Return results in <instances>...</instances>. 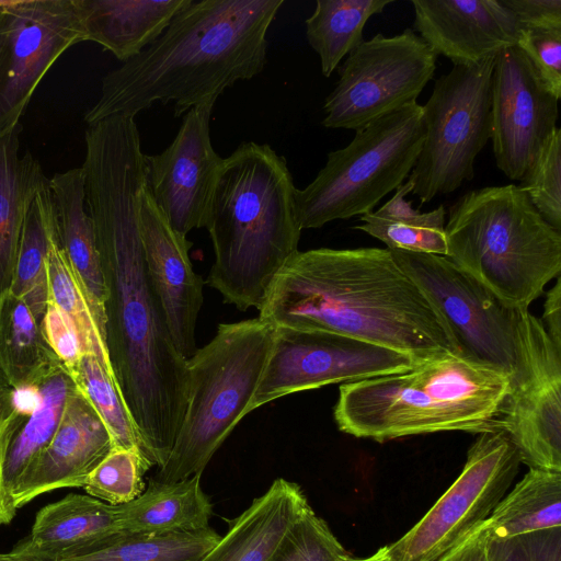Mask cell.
I'll return each instance as SVG.
<instances>
[{
  "mask_svg": "<svg viewBox=\"0 0 561 561\" xmlns=\"http://www.w3.org/2000/svg\"><path fill=\"white\" fill-rule=\"evenodd\" d=\"M344 561H388L387 546L380 548L377 552H375L373 556H370L368 558L355 559L353 557H348Z\"/></svg>",
  "mask_w": 561,
  "mask_h": 561,
  "instance_id": "47",
  "label": "cell"
},
{
  "mask_svg": "<svg viewBox=\"0 0 561 561\" xmlns=\"http://www.w3.org/2000/svg\"><path fill=\"white\" fill-rule=\"evenodd\" d=\"M446 324L456 353L512 376L517 312L443 255L391 251Z\"/></svg>",
  "mask_w": 561,
  "mask_h": 561,
  "instance_id": "12",
  "label": "cell"
},
{
  "mask_svg": "<svg viewBox=\"0 0 561 561\" xmlns=\"http://www.w3.org/2000/svg\"><path fill=\"white\" fill-rule=\"evenodd\" d=\"M202 474L163 483L150 479L135 500L118 505L122 530L140 536H159L209 527L213 505L201 486Z\"/></svg>",
  "mask_w": 561,
  "mask_h": 561,
  "instance_id": "25",
  "label": "cell"
},
{
  "mask_svg": "<svg viewBox=\"0 0 561 561\" xmlns=\"http://www.w3.org/2000/svg\"><path fill=\"white\" fill-rule=\"evenodd\" d=\"M122 531L118 505L70 493L37 512L31 534L22 542L33 551L57 558L68 548Z\"/></svg>",
  "mask_w": 561,
  "mask_h": 561,
  "instance_id": "27",
  "label": "cell"
},
{
  "mask_svg": "<svg viewBox=\"0 0 561 561\" xmlns=\"http://www.w3.org/2000/svg\"><path fill=\"white\" fill-rule=\"evenodd\" d=\"M85 41L126 62L139 55L193 0H76Z\"/></svg>",
  "mask_w": 561,
  "mask_h": 561,
  "instance_id": "22",
  "label": "cell"
},
{
  "mask_svg": "<svg viewBox=\"0 0 561 561\" xmlns=\"http://www.w3.org/2000/svg\"><path fill=\"white\" fill-rule=\"evenodd\" d=\"M561 526V472L529 469L484 523L490 540Z\"/></svg>",
  "mask_w": 561,
  "mask_h": 561,
  "instance_id": "30",
  "label": "cell"
},
{
  "mask_svg": "<svg viewBox=\"0 0 561 561\" xmlns=\"http://www.w3.org/2000/svg\"><path fill=\"white\" fill-rule=\"evenodd\" d=\"M259 311L274 327L345 335L417 363L456 353L443 319L387 248L297 251Z\"/></svg>",
  "mask_w": 561,
  "mask_h": 561,
  "instance_id": "2",
  "label": "cell"
},
{
  "mask_svg": "<svg viewBox=\"0 0 561 561\" xmlns=\"http://www.w3.org/2000/svg\"><path fill=\"white\" fill-rule=\"evenodd\" d=\"M494 56L454 65L436 79L422 115L424 141L409 179L422 203L455 192L474 176V161L491 139Z\"/></svg>",
  "mask_w": 561,
  "mask_h": 561,
  "instance_id": "9",
  "label": "cell"
},
{
  "mask_svg": "<svg viewBox=\"0 0 561 561\" xmlns=\"http://www.w3.org/2000/svg\"><path fill=\"white\" fill-rule=\"evenodd\" d=\"M425 137L422 105L407 104L355 131L344 148L328 153L324 167L295 196L300 229L362 216L401 186L414 168Z\"/></svg>",
  "mask_w": 561,
  "mask_h": 561,
  "instance_id": "8",
  "label": "cell"
},
{
  "mask_svg": "<svg viewBox=\"0 0 561 561\" xmlns=\"http://www.w3.org/2000/svg\"><path fill=\"white\" fill-rule=\"evenodd\" d=\"M392 0H317L306 20V36L318 54L321 71L330 77L345 56L363 42L366 22Z\"/></svg>",
  "mask_w": 561,
  "mask_h": 561,
  "instance_id": "33",
  "label": "cell"
},
{
  "mask_svg": "<svg viewBox=\"0 0 561 561\" xmlns=\"http://www.w3.org/2000/svg\"><path fill=\"white\" fill-rule=\"evenodd\" d=\"M2 561H56L55 557L38 553L28 549L22 541L11 551L1 553Z\"/></svg>",
  "mask_w": 561,
  "mask_h": 561,
  "instance_id": "46",
  "label": "cell"
},
{
  "mask_svg": "<svg viewBox=\"0 0 561 561\" xmlns=\"http://www.w3.org/2000/svg\"><path fill=\"white\" fill-rule=\"evenodd\" d=\"M436 59L411 27L364 39L337 68L339 80L323 104L322 125L356 131L416 102L434 77Z\"/></svg>",
  "mask_w": 561,
  "mask_h": 561,
  "instance_id": "11",
  "label": "cell"
},
{
  "mask_svg": "<svg viewBox=\"0 0 561 561\" xmlns=\"http://www.w3.org/2000/svg\"><path fill=\"white\" fill-rule=\"evenodd\" d=\"M83 41L76 0H0V136L20 124L55 61Z\"/></svg>",
  "mask_w": 561,
  "mask_h": 561,
  "instance_id": "15",
  "label": "cell"
},
{
  "mask_svg": "<svg viewBox=\"0 0 561 561\" xmlns=\"http://www.w3.org/2000/svg\"><path fill=\"white\" fill-rule=\"evenodd\" d=\"M541 217L561 230V129L558 127L518 185Z\"/></svg>",
  "mask_w": 561,
  "mask_h": 561,
  "instance_id": "37",
  "label": "cell"
},
{
  "mask_svg": "<svg viewBox=\"0 0 561 561\" xmlns=\"http://www.w3.org/2000/svg\"><path fill=\"white\" fill-rule=\"evenodd\" d=\"M515 15L520 30L561 28V0H501Z\"/></svg>",
  "mask_w": 561,
  "mask_h": 561,
  "instance_id": "42",
  "label": "cell"
},
{
  "mask_svg": "<svg viewBox=\"0 0 561 561\" xmlns=\"http://www.w3.org/2000/svg\"><path fill=\"white\" fill-rule=\"evenodd\" d=\"M12 388L0 394V525H7L13 519L9 512L3 490L2 470L8 443L13 430Z\"/></svg>",
  "mask_w": 561,
  "mask_h": 561,
  "instance_id": "43",
  "label": "cell"
},
{
  "mask_svg": "<svg viewBox=\"0 0 561 561\" xmlns=\"http://www.w3.org/2000/svg\"><path fill=\"white\" fill-rule=\"evenodd\" d=\"M520 463L503 430L479 433L450 488L405 535L387 546L388 561H440L451 553L485 523Z\"/></svg>",
  "mask_w": 561,
  "mask_h": 561,
  "instance_id": "10",
  "label": "cell"
},
{
  "mask_svg": "<svg viewBox=\"0 0 561 561\" xmlns=\"http://www.w3.org/2000/svg\"><path fill=\"white\" fill-rule=\"evenodd\" d=\"M348 557L328 524L310 507L287 530L268 561H344Z\"/></svg>",
  "mask_w": 561,
  "mask_h": 561,
  "instance_id": "38",
  "label": "cell"
},
{
  "mask_svg": "<svg viewBox=\"0 0 561 561\" xmlns=\"http://www.w3.org/2000/svg\"><path fill=\"white\" fill-rule=\"evenodd\" d=\"M559 99L525 54L513 46L495 57L491 80V140L497 168L519 181L557 127Z\"/></svg>",
  "mask_w": 561,
  "mask_h": 561,
  "instance_id": "16",
  "label": "cell"
},
{
  "mask_svg": "<svg viewBox=\"0 0 561 561\" xmlns=\"http://www.w3.org/2000/svg\"><path fill=\"white\" fill-rule=\"evenodd\" d=\"M219 538L210 527L159 536L122 531L68 548L56 561H199Z\"/></svg>",
  "mask_w": 561,
  "mask_h": 561,
  "instance_id": "31",
  "label": "cell"
},
{
  "mask_svg": "<svg viewBox=\"0 0 561 561\" xmlns=\"http://www.w3.org/2000/svg\"><path fill=\"white\" fill-rule=\"evenodd\" d=\"M11 388L0 371V393Z\"/></svg>",
  "mask_w": 561,
  "mask_h": 561,
  "instance_id": "48",
  "label": "cell"
},
{
  "mask_svg": "<svg viewBox=\"0 0 561 561\" xmlns=\"http://www.w3.org/2000/svg\"><path fill=\"white\" fill-rule=\"evenodd\" d=\"M542 324L557 347L561 348V282L560 276L545 296Z\"/></svg>",
  "mask_w": 561,
  "mask_h": 561,
  "instance_id": "44",
  "label": "cell"
},
{
  "mask_svg": "<svg viewBox=\"0 0 561 561\" xmlns=\"http://www.w3.org/2000/svg\"><path fill=\"white\" fill-rule=\"evenodd\" d=\"M516 46L525 54L549 91L561 98V28L520 30Z\"/></svg>",
  "mask_w": 561,
  "mask_h": 561,
  "instance_id": "39",
  "label": "cell"
},
{
  "mask_svg": "<svg viewBox=\"0 0 561 561\" xmlns=\"http://www.w3.org/2000/svg\"><path fill=\"white\" fill-rule=\"evenodd\" d=\"M499 428L529 469L561 472V348L528 309L517 312L516 362Z\"/></svg>",
  "mask_w": 561,
  "mask_h": 561,
  "instance_id": "13",
  "label": "cell"
},
{
  "mask_svg": "<svg viewBox=\"0 0 561 561\" xmlns=\"http://www.w3.org/2000/svg\"><path fill=\"white\" fill-rule=\"evenodd\" d=\"M140 236L147 273L172 341L187 360L196 352L195 330L203 304V279L190 260L192 243L176 232L146 188Z\"/></svg>",
  "mask_w": 561,
  "mask_h": 561,
  "instance_id": "18",
  "label": "cell"
},
{
  "mask_svg": "<svg viewBox=\"0 0 561 561\" xmlns=\"http://www.w3.org/2000/svg\"><path fill=\"white\" fill-rule=\"evenodd\" d=\"M47 279L49 300L72 322L83 353L95 355L114 374L106 346V334L95 318L77 272L60 245L58 233L48 252Z\"/></svg>",
  "mask_w": 561,
  "mask_h": 561,
  "instance_id": "35",
  "label": "cell"
},
{
  "mask_svg": "<svg viewBox=\"0 0 561 561\" xmlns=\"http://www.w3.org/2000/svg\"><path fill=\"white\" fill-rule=\"evenodd\" d=\"M9 389H10V388H9ZM9 389H8V390H9ZM5 391H7V390H5ZM5 391H3V392H5ZM3 392H1V393H3ZM1 393H0V394H1Z\"/></svg>",
  "mask_w": 561,
  "mask_h": 561,
  "instance_id": "50",
  "label": "cell"
},
{
  "mask_svg": "<svg viewBox=\"0 0 561 561\" xmlns=\"http://www.w3.org/2000/svg\"><path fill=\"white\" fill-rule=\"evenodd\" d=\"M276 328L261 318L218 325L187 360L190 394L167 462L152 478L172 483L202 474L249 405L270 357Z\"/></svg>",
  "mask_w": 561,
  "mask_h": 561,
  "instance_id": "7",
  "label": "cell"
},
{
  "mask_svg": "<svg viewBox=\"0 0 561 561\" xmlns=\"http://www.w3.org/2000/svg\"><path fill=\"white\" fill-rule=\"evenodd\" d=\"M310 508L301 488L278 478L253 500L199 561H268L279 541Z\"/></svg>",
  "mask_w": 561,
  "mask_h": 561,
  "instance_id": "21",
  "label": "cell"
},
{
  "mask_svg": "<svg viewBox=\"0 0 561 561\" xmlns=\"http://www.w3.org/2000/svg\"><path fill=\"white\" fill-rule=\"evenodd\" d=\"M275 328L273 348L249 413L290 393L405 371L419 364L399 352L345 335Z\"/></svg>",
  "mask_w": 561,
  "mask_h": 561,
  "instance_id": "14",
  "label": "cell"
},
{
  "mask_svg": "<svg viewBox=\"0 0 561 561\" xmlns=\"http://www.w3.org/2000/svg\"><path fill=\"white\" fill-rule=\"evenodd\" d=\"M39 324L46 343L65 368L75 364L83 354L72 322L53 301H48Z\"/></svg>",
  "mask_w": 561,
  "mask_h": 561,
  "instance_id": "41",
  "label": "cell"
},
{
  "mask_svg": "<svg viewBox=\"0 0 561 561\" xmlns=\"http://www.w3.org/2000/svg\"><path fill=\"white\" fill-rule=\"evenodd\" d=\"M283 4L193 0L139 55L103 77L100 98L84 122L135 117L157 102H173L175 117L215 105L226 89L263 70L267 31Z\"/></svg>",
  "mask_w": 561,
  "mask_h": 561,
  "instance_id": "3",
  "label": "cell"
},
{
  "mask_svg": "<svg viewBox=\"0 0 561 561\" xmlns=\"http://www.w3.org/2000/svg\"><path fill=\"white\" fill-rule=\"evenodd\" d=\"M19 124L0 136V300L12 286L21 233L35 196L49 188L39 162L26 151L19 156Z\"/></svg>",
  "mask_w": 561,
  "mask_h": 561,
  "instance_id": "24",
  "label": "cell"
},
{
  "mask_svg": "<svg viewBox=\"0 0 561 561\" xmlns=\"http://www.w3.org/2000/svg\"><path fill=\"white\" fill-rule=\"evenodd\" d=\"M39 403L31 414L14 411L13 431L10 436L3 470L2 490L9 512L15 516L11 500L31 466L53 439L69 394L75 385L64 366H59L38 383ZM13 408V407H12Z\"/></svg>",
  "mask_w": 561,
  "mask_h": 561,
  "instance_id": "26",
  "label": "cell"
},
{
  "mask_svg": "<svg viewBox=\"0 0 561 561\" xmlns=\"http://www.w3.org/2000/svg\"><path fill=\"white\" fill-rule=\"evenodd\" d=\"M114 448L102 419L75 387L53 439L20 480L11 500L13 510L43 493L83 488L90 473Z\"/></svg>",
  "mask_w": 561,
  "mask_h": 561,
  "instance_id": "20",
  "label": "cell"
},
{
  "mask_svg": "<svg viewBox=\"0 0 561 561\" xmlns=\"http://www.w3.org/2000/svg\"><path fill=\"white\" fill-rule=\"evenodd\" d=\"M489 537L484 524L461 546L440 561H489Z\"/></svg>",
  "mask_w": 561,
  "mask_h": 561,
  "instance_id": "45",
  "label": "cell"
},
{
  "mask_svg": "<svg viewBox=\"0 0 561 561\" xmlns=\"http://www.w3.org/2000/svg\"><path fill=\"white\" fill-rule=\"evenodd\" d=\"M413 31L454 65H474L516 46L520 32L501 0H412Z\"/></svg>",
  "mask_w": 561,
  "mask_h": 561,
  "instance_id": "19",
  "label": "cell"
},
{
  "mask_svg": "<svg viewBox=\"0 0 561 561\" xmlns=\"http://www.w3.org/2000/svg\"><path fill=\"white\" fill-rule=\"evenodd\" d=\"M296 191L286 159L267 144L243 142L222 160L204 225L215 254L207 283L241 311L262 307L298 251Z\"/></svg>",
  "mask_w": 561,
  "mask_h": 561,
  "instance_id": "4",
  "label": "cell"
},
{
  "mask_svg": "<svg viewBox=\"0 0 561 561\" xmlns=\"http://www.w3.org/2000/svg\"><path fill=\"white\" fill-rule=\"evenodd\" d=\"M510 376L447 353L411 369L340 386L339 430L379 443L420 434L499 428Z\"/></svg>",
  "mask_w": 561,
  "mask_h": 561,
  "instance_id": "5",
  "label": "cell"
},
{
  "mask_svg": "<svg viewBox=\"0 0 561 561\" xmlns=\"http://www.w3.org/2000/svg\"><path fill=\"white\" fill-rule=\"evenodd\" d=\"M0 561H2V556H1V553H0Z\"/></svg>",
  "mask_w": 561,
  "mask_h": 561,
  "instance_id": "49",
  "label": "cell"
},
{
  "mask_svg": "<svg viewBox=\"0 0 561 561\" xmlns=\"http://www.w3.org/2000/svg\"><path fill=\"white\" fill-rule=\"evenodd\" d=\"M214 106L191 108L172 142L161 153L146 154L147 190L171 227L185 237L204 227L224 160L210 141Z\"/></svg>",
  "mask_w": 561,
  "mask_h": 561,
  "instance_id": "17",
  "label": "cell"
},
{
  "mask_svg": "<svg viewBox=\"0 0 561 561\" xmlns=\"http://www.w3.org/2000/svg\"><path fill=\"white\" fill-rule=\"evenodd\" d=\"M66 370L76 389L102 419L111 434L114 447L137 450L147 459L140 436L123 399L115 375L95 355L90 353H83Z\"/></svg>",
  "mask_w": 561,
  "mask_h": 561,
  "instance_id": "34",
  "label": "cell"
},
{
  "mask_svg": "<svg viewBox=\"0 0 561 561\" xmlns=\"http://www.w3.org/2000/svg\"><path fill=\"white\" fill-rule=\"evenodd\" d=\"M489 561H561V526L490 540Z\"/></svg>",
  "mask_w": 561,
  "mask_h": 561,
  "instance_id": "40",
  "label": "cell"
},
{
  "mask_svg": "<svg viewBox=\"0 0 561 561\" xmlns=\"http://www.w3.org/2000/svg\"><path fill=\"white\" fill-rule=\"evenodd\" d=\"M413 191L408 178L394 195L380 208L359 216L360 225L353 227L383 242L390 251H408L446 256V210L439 205L421 213L405 196Z\"/></svg>",
  "mask_w": 561,
  "mask_h": 561,
  "instance_id": "29",
  "label": "cell"
},
{
  "mask_svg": "<svg viewBox=\"0 0 561 561\" xmlns=\"http://www.w3.org/2000/svg\"><path fill=\"white\" fill-rule=\"evenodd\" d=\"M151 463L137 450L114 448L90 473L88 495L112 505L128 503L145 491L142 480Z\"/></svg>",
  "mask_w": 561,
  "mask_h": 561,
  "instance_id": "36",
  "label": "cell"
},
{
  "mask_svg": "<svg viewBox=\"0 0 561 561\" xmlns=\"http://www.w3.org/2000/svg\"><path fill=\"white\" fill-rule=\"evenodd\" d=\"M56 234V208L47 188L35 196L26 214L10 289L39 322L49 301L47 257Z\"/></svg>",
  "mask_w": 561,
  "mask_h": 561,
  "instance_id": "32",
  "label": "cell"
},
{
  "mask_svg": "<svg viewBox=\"0 0 561 561\" xmlns=\"http://www.w3.org/2000/svg\"><path fill=\"white\" fill-rule=\"evenodd\" d=\"M85 175L82 167L49 179L60 245L77 272L95 318L105 331L106 286L92 220L85 211Z\"/></svg>",
  "mask_w": 561,
  "mask_h": 561,
  "instance_id": "23",
  "label": "cell"
},
{
  "mask_svg": "<svg viewBox=\"0 0 561 561\" xmlns=\"http://www.w3.org/2000/svg\"><path fill=\"white\" fill-rule=\"evenodd\" d=\"M446 257L514 310L560 276L561 233L515 184L469 191L450 205Z\"/></svg>",
  "mask_w": 561,
  "mask_h": 561,
  "instance_id": "6",
  "label": "cell"
},
{
  "mask_svg": "<svg viewBox=\"0 0 561 561\" xmlns=\"http://www.w3.org/2000/svg\"><path fill=\"white\" fill-rule=\"evenodd\" d=\"M84 140L85 205L106 286L107 352L147 459L161 468L185 413L190 371L145 263L140 206L147 188L146 154L131 117L92 124Z\"/></svg>",
  "mask_w": 561,
  "mask_h": 561,
  "instance_id": "1",
  "label": "cell"
},
{
  "mask_svg": "<svg viewBox=\"0 0 561 561\" xmlns=\"http://www.w3.org/2000/svg\"><path fill=\"white\" fill-rule=\"evenodd\" d=\"M62 366L46 343L39 321L10 291L0 300V371L12 389L37 385Z\"/></svg>",
  "mask_w": 561,
  "mask_h": 561,
  "instance_id": "28",
  "label": "cell"
}]
</instances>
